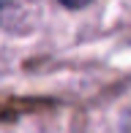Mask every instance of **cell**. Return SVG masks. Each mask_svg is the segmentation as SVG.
Instances as JSON below:
<instances>
[{"label": "cell", "instance_id": "cell-1", "mask_svg": "<svg viewBox=\"0 0 131 133\" xmlns=\"http://www.w3.org/2000/svg\"><path fill=\"white\" fill-rule=\"evenodd\" d=\"M63 5H68V8H79V5H85V3H90V0H60Z\"/></svg>", "mask_w": 131, "mask_h": 133}]
</instances>
